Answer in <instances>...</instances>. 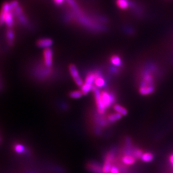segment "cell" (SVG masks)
Segmentation results:
<instances>
[{"instance_id": "1", "label": "cell", "mask_w": 173, "mask_h": 173, "mask_svg": "<svg viewBox=\"0 0 173 173\" xmlns=\"http://www.w3.org/2000/svg\"><path fill=\"white\" fill-rule=\"evenodd\" d=\"M156 71L157 67L155 64H150L144 71L139 87V92L141 95L149 96L154 93L155 91V79L153 74Z\"/></svg>"}, {"instance_id": "2", "label": "cell", "mask_w": 173, "mask_h": 173, "mask_svg": "<svg viewBox=\"0 0 173 173\" xmlns=\"http://www.w3.org/2000/svg\"><path fill=\"white\" fill-rule=\"evenodd\" d=\"M92 91L94 94L95 103L97 112L99 114H103L105 113L106 109L112 105L114 103L115 97L113 94L107 91H100L99 89L95 87L94 86Z\"/></svg>"}, {"instance_id": "3", "label": "cell", "mask_w": 173, "mask_h": 173, "mask_svg": "<svg viewBox=\"0 0 173 173\" xmlns=\"http://www.w3.org/2000/svg\"><path fill=\"white\" fill-rule=\"evenodd\" d=\"M69 71L75 83L81 87L83 85L84 81H83L82 78L80 75V73L76 66L75 64H70L69 66Z\"/></svg>"}, {"instance_id": "4", "label": "cell", "mask_w": 173, "mask_h": 173, "mask_svg": "<svg viewBox=\"0 0 173 173\" xmlns=\"http://www.w3.org/2000/svg\"><path fill=\"white\" fill-rule=\"evenodd\" d=\"M0 19H1L2 24L5 23L8 28H11L14 23L13 14L12 13V11L5 12L2 10Z\"/></svg>"}, {"instance_id": "5", "label": "cell", "mask_w": 173, "mask_h": 173, "mask_svg": "<svg viewBox=\"0 0 173 173\" xmlns=\"http://www.w3.org/2000/svg\"><path fill=\"white\" fill-rule=\"evenodd\" d=\"M114 153L113 151L109 152L105 158V162L103 165V173H110V170L112 166V164L113 160Z\"/></svg>"}, {"instance_id": "6", "label": "cell", "mask_w": 173, "mask_h": 173, "mask_svg": "<svg viewBox=\"0 0 173 173\" xmlns=\"http://www.w3.org/2000/svg\"><path fill=\"white\" fill-rule=\"evenodd\" d=\"M43 59L44 63L46 67H51L53 64V51L50 48L45 49L43 51Z\"/></svg>"}, {"instance_id": "7", "label": "cell", "mask_w": 173, "mask_h": 173, "mask_svg": "<svg viewBox=\"0 0 173 173\" xmlns=\"http://www.w3.org/2000/svg\"><path fill=\"white\" fill-rule=\"evenodd\" d=\"M53 45V40L50 38H42L37 41V46L40 48H50Z\"/></svg>"}, {"instance_id": "8", "label": "cell", "mask_w": 173, "mask_h": 173, "mask_svg": "<svg viewBox=\"0 0 173 173\" xmlns=\"http://www.w3.org/2000/svg\"><path fill=\"white\" fill-rule=\"evenodd\" d=\"M86 167H87V169L89 171L93 173H103V166H102L97 162H89L87 164Z\"/></svg>"}, {"instance_id": "9", "label": "cell", "mask_w": 173, "mask_h": 173, "mask_svg": "<svg viewBox=\"0 0 173 173\" xmlns=\"http://www.w3.org/2000/svg\"><path fill=\"white\" fill-rule=\"evenodd\" d=\"M136 160V158L129 154H125L121 158V162L126 165H132L135 164Z\"/></svg>"}, {"instance_id": "10", "label": "cell", "mask_w": 173, "mask_h": 173, "mask_svg": "<svg viewBox=\"0 0 173 173\" xmlns=\"http://www.w3.org/2000/svg\"><path fill=\"white\" fill-rule=\"evenodd\" d=\"M94 84V86L97 89L103 88L106 84V81H105V78L102 76V75H100L98 73V72H97V75H96V77L95 78Z\"/></svg>"}, {"instance_id": "11", "label": "cell", "mask_w": 173, "mask_h": 173, "mask_svg": "<svg viewBox=\"0 0 173 173\" xmlns=\"http://www.w3.org/2000/svg\"><path fill=\"white\" fill-rule=\"evenodd\" d=\"M131 2L129 0H116V4L118 7L122 9L126 10L131 7Z\"/></svg>"}, {"instance_id": "12", "label": "cell", "mask_w": 173, "mask_h": 173, "mask_svg": "<svg viewBox=\"0 0 173 173\" xmlns=\"http://www.w3.org/2000/svg\"><path fill=\"white\" fill-rule=\"evenodd\" d=\"M155 156L151 152H146L144 153L142 156L140 158V160L144 162H151L154 160Z\"/></svg>"}, {"instance_id": "13", "label": "cell", "mask_w": 173, "mask_h": 173, "mask_svg": "<svg viewBox=\"0 0 173 173\" xmlns=\"http://www.w3.org/2000/svg\"><path fill=\"white\" fill-rule=\"evenodd\" d=\"M113 110L115 111V112H117L119 114H121V115H126L128 114V110L121 106V105H118V104H116V105H114L113 106Z\"/></svg>"}, {"instance_id": "14", "label": "cell", "mask_w": 173, "mask_h": 173, "mask_svg": "<svg viewBox=\"0 0 173 173\" xmlns=\"http://www.w3.org/2000/svg\"><path fill=\"white\" fill-rule=\"evenodd\" d=\"M123 117V115L121 114L117 113V112H114V113H111L108 115L107 116V120L110 123H114L115 121H117L121 119Z\"/></svg>"}, {"instance_id": "15", "label": "cell", "mask_w": 173, "mask_h": 173, "mask_svg": "<svg viewBox=\"0 0 173 173\" xmlns=\"http://www.w3.org/2000/svg\"><path fill=\"white\" fill-rule=\"evenodd\" d=\"M93 87H94L93 85L83 83V85L80 87V91L82 92L83 95H86L90 91H92Z\"/></svg>"}, {"instance_id": "16", "label": "cell", "mask_w": 173, "mask_h": 173, "mask_svg": "<svg viewBox=\"0 0 173 173\" xmlns=\"http://www.w3.org/2000/svg\"><path fill=\"white\" fill-rule=\"evenodd\" d=\"M110 62L111 64L115 66V67H119L122 64V60L121 58L118 55H113L110 58Z\"/></svg>"}, {"instance_id": "17", "label": "cell", "mask_w": 173, "mask_h": 173, "mask_svg": "<svg viewBox=\"0 0 173 173\" xmlns=\"http://www.w3.org/2000/svg\"><path fill=\"white\" fill-rule=\"evenodd\" d=\"M13 149L17 153L22 154L26 151V148L21 144H16L13 146Z\"/></svg>"}, {"instance_id": "18", "label": "cell", "mask_w": 173, "mask_h": 173, "mask_svg": "<svg viewBox=\"0 0 173 173\" xmlns=\"http://www.w3.org/2000/svg\"><path fill=\"white\" fill-rule=\"evenodd\" d=\"M14 38H15V35H14L13 32L11 30V29H8V30L7 31V39L10 45L12 44Z\"/></svg>"}, {"instance_id": "19", "label": "cell", "mask_w": 173, "mask_h": 173, "mask_svg": "<svg viewBox=\"0 0 173 173\" xmlns=\"http://www.w3.org/2000/svg\"><path fill=\"white\" fill-rule=\"evenodd\" d=\"M83 93L81 91H79V90H76V91H71L70 93H69V96L71 97V98H73V99H78V98H80L82 96H83Z\"/></svg>"}, {"instance_id": "20", "label": "cell", "mask_w": 173, "mask_h": 173, "mask_svg": "<svg viewBox=\"0 0 173 173\" xmlns=\"http://www.w3.org/2000/svg\"><path fill=\"white\" fill-rule=\"evenodd\" d=\"M144 152L142 149H139V148H136V149H134L132 150V155L136 158V159H139V158H140L141 156H142Z\"/></svg>"}, {"instance_id": "21", "label": "cell", "mask_w": 173, "mask_h": 173, "mask_svg": "<svg viewBox=\"0 0 173 173\" xmlns=\"http://www.w3.org/2000/svg\"><path fill=\"white\" fill-rule=\"evenodd\" d=\"M110 173H120L119 167L116 165H112L110 170Z\"/></svg>"}, {"instance_id": "22", "label": "cell", "mask_w": 173, "mask_h": 173, "mask_svg": "<svg viewBox=\"0 0 173 173\" xmlns=\"http://www.w3.org/2000/svg\"><path fill=\"white\" fill-rule=\"evenodd\" d=\"M54 3L56 5H61L64 3L65 0H53Z\"/></svg>"}]
</instances>
